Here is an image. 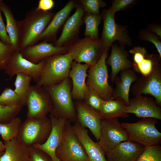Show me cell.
Listing matches in <instances>:
<instances>
[{"mask_svg":"<svg viewBox=\"0 0 161 161\" xmlns=\"http://www.w3.org/2000/svg\"><path fill=\"white\" fill-rule=\"evenodd\" d=\"M55 13L35 7L28 12L24 18L18 21L20 51L38 44V38L48 25Z\"/></svg>","mask_w":161,"mask_h":161,"instance_id":"1","label":"cell"},{"mask_svg":"<svg viewBox=\"0 0 161 161\" xmlns=\"http://www.w3.org/2000/svg\"><path fill=\"white\" fill-rule=\"evenodd\" d=\"M70 78H65L61 82L43 87L50 97L52 108L50 114L56 118H63L69 122H76L77 113L72 95Z\"/></svg>","mask_w":161,"mask_h":161,"instance_id":"2","label":"cell"},{"mask_svg":"<svg viewBox=\"0 0 161 161\" xmlns=\"http://www.w3.org/2000/svg\"><path fill=\"white\" fill-rule=\"evenodd\" d=\"M73 60L69 53L56 55L46 58L39 80L36 84L45 87L61 82L69 77Z\"/></svg>","mask_w":161,"mask_h":161,"instance_id":"3","label":"cell"},{"mask_svg":"<svg viewBox=\"0 0 161 161\" xmlns=\"http://www.w3.org/2000/svg\"><path fill=\"white\" fill-rule=\"evenodd\" d=\"M52 129L51 120L47 116L27 118L21 124L16 138L27 147L42 144L47 140Z\"/></svg>","mask_w":161,"mask_h":161,"instance_id":"4","label":"cell"},{"mask_svg":"<svg viewBox=\"0 0 161 161\" xmlns=\"http://www.w3.org/2000/svg\"><path fill=\"white\" fill-rule=\"evenodd\" d=\"M157 119L151 118H143L133 123H121L126 130L129 140L144 146L160 145L161 133L156 127Z\"/></svg>","mask_w":161,"mask_h":161,"instance_id":"5","label":"cell"},{"mask_svg":"<svg viewBox=\"0 0 161 161\" xmlns=\"http://www.w3.org/2000/svg\"><path fill=\"white\" fill-rule=\"evenodd\" d=\"M115 13L109 8L103 10L101 15L103 26L100 39L103 50H108L112 43L118 41L120 45L131 46L132 43L126 27L117 24L114 19Z\"/></svg>","mask_w":161,"mask_h":161,"instance_id":"6","label":"cell"},{"mask_svg":"<svg viewBox=\"0 0 161 161\" xmlns=\"http://www.w3.org/2000/svg\"><path fill=\"white\" fill-rule=\"evenodd\" d=\"M108 51L103 50L98 61L95 64L89 66L86 80L87 86L94 89L104 100L113 99V90L108 83V72L106 62Z\"/></svg>","mask_w":161,"mask_h":161,"instance_id":"7","label":"cell"},{"mask_svg":"<svg viewBox=\"0 0 161 161\" xmlns=\"http://www.w3.org/2000/svg\"><path fill=\"white\" fill-rule=\"evenodd\" d=\"M103 49L100 38L85 37L78 39L67 47L68 53L78 63L84 62L90 66L95 64L100 60Z\"/></svg>","mask_w":161,"mask_h":161,"instance_id":"8","label":"cell"},{"mask_svg":"<svg viewBox=\"0 0 161 161\" xmlns=\"http://www.w3.org/2000/svg\"><path fill=\"white\" fill-rule=\"evenodd\" d=\"M55 154L60 161H89L86 152L68 121L65 134Z\"/></svg>","mask_w":161,"mask_h":161,"instance_id":"9","label":"cell"},{"mask_svg":"<svg viewBox=\"0 0 161 161\" xmlns=\"http://www.w3.org/2000/svg\"><path fill=\"white\" fill-rule=\"evenodd\" d=\"M128 140L127 133L118 118L101 120L98 143L105 154L120 143Z\"/></svg>","mask_w":161,"mask_h":161,"instance_id":"10","label":"cell"},{"mask_svg":"<svg viewBox=\"0 0 161 161\" xmlns=\"http://www.w3.org/2000/svg\"><path fill=\"white\" fill-rule=\"evenodd\" d=\"M130 90L134 97L143 95H151L161 107V63L155 66L148 75L139 78Z\"/></svg>","mask_w":161,"mask_h":161,"instance_id":"11","label":"cell"},{"mask_svg":"<svg viewBox=\"0 0 161 161\" xmlns=\"http://www.w3.org/2000/svg\"><path fill=\"white\" fill-rule=\"evenodd\" d=\"M27 118H39L50 113L52 103L48 93L44 88L36 84L31 86L26 99Z\"/></svg>","mask_w":161,"mask_h":161,"instance_id":"12","label":"cell"},{"mask_svg":"<svg viewBox=\"0 0 161 161\" xmlns=\"http://www.w3.org/2000/svg\"><path fill=\"white\" fill-rule=\"evenodd\" d=\"M52 129L47 140L42 144H35L32 146L46 152L52 161H60L55 152L64 137L67 123L68 121L63 118H56L50 114Z\"/></svg>","mask_w":161,"mask_h":161,"instance_id":"13","label":"cell"},{"mask_svg":"<svg viewBox=\"0 0 161 161\" xmlns=\"http://www.w3.org/2000/svg\"><path fill=\"white\" fill-rule=\"evenodd\" d=\"M45 59L38 64H34L24 58L19 51H16L4 70L5 73L11 78L18 72L27 74L32 77L36 83L39 80Z\"/></svg>","mask_w":161,"mask_h":161,"instance_id":"14","label":"cell"},{"mask_svg":"<svg viewBox=\"0 0 161 161\" xmlns=\"http://www.w3.org/2000/svg\"><path fill=\"white\" fill-rule=\"evenodd\" d=\"M127 114L133 113L138 117L161 120V108L154 98L143 95L130 99L129 105L126 109Z\"/></svg>","mask_w":161,"mask_h":161,"instance_id":"15","label":"cell"},{"mask_svg":"<svg viewBox=\"0 0 161 161\" xmlns=\"http://www.w3.org/2000/svg\"><path fill=\"white\" fill-rule=\"evenodd\" d=\"M84 12L81 4L77 5L74 13L68 18L64 23L60 37L53 43L54 46L68 47L78 39L77 38L82 23Z\"/></svg>","mask_w":161,"mask_h":161,"instance_id":"16","label":"cell"},{"mask_svg":"<svg viewBox=\"0 0 161 161\" xmlns=\"http://www.w3.org/2000/svg\"><path fill=\"white\" fill-rule=\"evenodd\" d=\"M74 105L77 113L76 122L83 127L89 128L98 141L102 120L99 112L86 105L83 101H75Z\"/></svg>","mask_w":161,"mask_h":161,"instance_id":"17","label":"cell"},{"mask_svg":"<svg viewBox=\"0 0 161 161\" xmlns=\"http://www.w3.org/2000/svg\"><path fill=\"white\" fill-rule=\"evenodd\" d=\"M20 52L24 58L36 64L51 56L68 53L67 47H56L52 43L45 41L26 47Z\"/></svg>","mask_w":161,"mask_h":161,"instance_id":"18","label":"cell"},{"mask_svg":"<svg viewBox=\"0 0 161 161\" xmlns=\"http://www.w3.org/2000/svg\"><path fill=\"white\" fill-rule=\"evenodd\" d=\"M90 65L81 64L75 61L72 63L69 77L72 80L71 95L73 100L83 101L88 88L86 79L88 77L87 71Z\"/></svg>","mask_w":161,"mask_h":161,"instance_id":"19","label":"cell"},{"mask_svg":"<svg viewBox=\"0 0 161 161\" xmlns=\"http://www.w3.org/2000/svg\"><path fill=\"white\" fill-rule=\"evenodd\" d=\"M145 148L130 140L122 142L105 154L107 161H137Z\"/></svg>","mask_w":161,"mask_h":161,"instance_id":"20","label":"cell"},{"mask_svg":"<svg viewBox=\"0 0 161 161\" xmlns=\"http://www.w3.org/2000/svg\"><path fill=\"white\" fill-rule=\"evenodd\" d=\"M129 52L133 56V69L142 76L149 74L155 66L161 63L159 55L148 53L144 47L135 46Z\"/></svg>","mask_w":161,"mask_h":161,"instance_id":"21","label":"cell"},{"mask_svg":"<svg viewBox=\"0 0 161 161\" xmlns=\"http://www.w3.org/2000/svg\"><path fill=\"white\" fill-rule=\"evenodd\" d=\"M72 129L87 154L89 161H107L105 154L98 143L94 142L89 135L88 130L76 122Z\"/></svg>","mask_w":161,"mask_h":161,"instance_id":"22","label":"cell"},{"mask_svg":"<svg viewBox=\"0 0 161 161\" xmlns=\"http://www.w3.org/2000/svg\"><path fill=\"white\" fill-rule=\"evenodd\" d=\"M76 6L74 1L70 0L64 7L55 14L48 25L39 37L38 41L55 42L57 33Z\"/></svg>","mask_w":161,"mask_h":161,"instance_id":"23","label":"cell"},{"mask_svg":"<svg viewBox=\"0 0 161 161\" xmlns=\"http://www.w3.org/2000/svg\"><path fill=\"white\" fill-rule=\"evenodd\" d=\"M110 56L106 64L111 68V81H114L119 72L127 69H133V64L128 59L129 53L124 46H119L116 44H112Z\"/></svg>","mask_w":161,"mask_h":161,"instance_id":"24","label":"cell"},{"mask_svg":"<svg viewBox=\"0 0 161 161\" xmlns=\"http://www.w3.org/2000/svg\"><path fill=\"white\" fill-rule=\"evenodd\" d=\"M139 78L136 72L131 69L121 71L119 76L115 79V88L112 94L113 99L122 100L127 106L129 105V92L131 83Z\"/></svg>","mask_w":161,"mask_h":161,"instance_id":"25","label":"cell"},{"mask_svg":"<svg viewBox=\"0 0 161 161\" xmlns=\"http://www.w3.org/2000/svg\"><path fill=\"white\" fill-rule=\"evenodd\" d=\"M5 149L0 157V161H29L30 147L20 143L16 138L4 141Z\"/></svg>","mask_w":161,"mask_h":161,"instance_id":"26","label":"cell"},{"mask_svg":"<svg viewBox=\"0 0 161 161\" xmlns=\"http://www.w3.org/2000/svg\"><path fill=\"white\" fill-rule=\"evenodd\" d=\"M0 7L6 18L7 32L10 41L11 46L16 50L20 51L18 21L15 18L10 7L1 0H0Z\"/></svg>","mask_w":161,"mask_h":161,"instance_id":"27","label":"cell"},{"mask_svg":"<svg viewBox=\"0 0 161 161\" xmlns=\"http://www.w3.org/2000/svg\"><path fill=\"white\" fill-rule=\"evenodd\" d=\"M127 106L125 103L120 99L104 100L98 112L101 120L126 118L129 116V114L125 112Z\"/></svg>","mask_w":161,"mask_h":161,"instance_id":"28","label":"cell"},{"mask_svg":"<svg viewBox=\"0 0 161 161\" xmlns=\"http://www.w3.org/2000/svg\"><path fill=\"white\" fill-rule=\"evenodd\" d=\"M14 82L15 92L18 96L23 106L26 105L27 95L32 78L26 73L19 72L16 74Z\"/></svg>","mask_w":161,"mask_h":161,"instance_id":"29","label":"cell"},{"mask_svg":"<svg viewBox=\"0 0 161 161\" xmlns=\"http://www.w3.org/2000/svg\"><path fill=\"white\" fill-rule=\"evenodd\" d=\"M102 19L101 14L86 13L83 17V21L86 26L84 33L85 37L99 38L98 28Z\"/></svg>","mask_w":161,"mask_h":161,"instance_id":"30","label":"cell"},{"mask_svg":"<svg viewBox=\"0 0 161 161\" xmlns=\"http://www.w3.org/2000/svg\"><path fill=\"white\" fill-rule=\"evenodd\" d=\"M22 120L16 117L7 123H0V135L4 141H9L16 138Z\"/></svg>","mask_w":161,"mask_h":161,"instance_id":"31","label":"cell"},{"mask_svg":"<svg viewBox=\"0 0 161 161\" xmlns=\"http://www.w3.org/2000/svg\"><path fill=\"white\" fill-rule=\"evenodd\" d=\"M22 107L20 105L11 106L0 105V123H6L10 122L16 117Z\"/></svg>","mask_w":161,"mask_h":161,"instance_id":"32","label":"cell"},{"mask_svg":"<svg viewBox=\"0 0 161 161\" xmlns=\"http://www.w3.org/2000/svg\"><path fill=\"white\" fill-rule=\"evenodd\" d=\"M137 161H161V146H145Z\"/></svg>","mask_w":161,"mask_h":161,"instance_id":"33","label":"cell"},{"mask_svg":"<svg viewBox=\"0 0 161 161\" xmlns=\"http://www.w3.org/2000/svg\"><path fill=\"white\" fill-rule=\"evenodd\" d=\"M83 101L90 107L99 112L104 100L94 89L88 87Z\"/></svg>","mask_w":161,"mask_h":161,"instance_id":"34","label":"cell"},{"mask_svg":"<svg viewBox=\"0 0 161 161\" xmlns=\"http://www.w3.org/2000/svg\"><path fill=\"white\" fill-rule=\"evenodd\" d=\"M0 105L4 106L22 105L18 96L10 87L6 88L0 95Z\"/></svg>","mask_w":161,"mask_h":161,"instance_id":"35","label":"cell"},{"mask_svg":"<svg viewBox=\"0 0 161 161\" xmlns=\"http://www.w3.org/2000/svg\"><path fill=\"white\" fill-rule=\"evenodd\" d=\"M0 40V70H4L16 51Z\"/></svg>","mask_w":161,"mask_h":161,"instance_id":"36","label":"cell"},{"mask_svg":"<svg viewBox=\"0 0 161 161\" xmlns=\"http://www.w3.org/2000/svg\"><path fill=\"white\" fill-rule=\"evenodd\" d=\"M79 2L86 13L99 14L100 9L107 6L106 3L101 0H80Z\"/></svg>","mask_w":161,"mask_h":161,"instance_id":"37","label":"cell"},{"mask_svg":"<svg viewBox=\"0 0 161 161\" xmlns=\"http://www.w3.org/2000/svg\"><path fill=\"white\" fill-rule=\"evenodd\" d=\"M138 38L141 40L152 43L156 48L158 55L161 58V42L157 35L147 28L143 29L139 31Z\"/></svg>","mask_w":161,"mask_h":161,"instance_id":"38","label":"cell"},{"mask_svg":"<svg viewBox=\"0 0 161 161\" xmlns=\"http://www.w3.org/2000/svg\"><path fill=\"white\" fill-rule=\"evenodd\" d=\"M135 0H114L109 8L113 12L124 10L133 7L136 4Z\"/></svg>","mask_w":161,"mask_h":161,"instance_id":"39","label":"cell"},{"mask_svg":"<svg viewBox=\"0 0 161 161\" xmlns=\"http://www.w3.org/2000/svg\"><path fill=\"white\" fill-rule=\"evenodd\" d=\"M30 148L29 161H52L50 157L43 151L32 146Z\"/></svg>","mask_w":161,"mask_h":161,"instance_id":"40","label":"cell"},{"mask_svg":"<svg viewBox=\"0 0 161 161\" xmlns=\"http://www.w3.org/2000/svg\"><path fill=\"white\" fill-rule=\"evenodd\" d=\"M1 12L0 7V40L6 44L11 46L10 40L7 32L6 26L3 21Z\"/></svg>","mask_w":161,"mask_h":161,"instance_id":"41","label":"cell"},{"mask_svg":"<svg viewBox=\"0 0 161 161\" xmlns=\"http://www.w3.org/2000/svg\"><path fill=\"white\" fill-rule=\"evenodd\" d=\"M55 2L53 0H40L37 9L44 11H48L54 7Z\"/></svg>","mask_w":161,"mask_h":161,"instance_id":"42","label":"cell"},{"mask_svg":"<svg viewBox=\"0 0 161 161\" xmlns=\"http://www.w3.org/2000/svg\"><path fill=\"white\" fill-rule=\"evenodd\" d=\"M147 29L152 32L155 33L159 36V38L161 39V26L160 24L155 23H151L148 25Z\"/></svg>","mask_w":161,"mask_h":161,"instance_id":"43","label":"cell"},{"mask_svg":"<svg viewBox=\"0 0 161 161\" xmlns=\"http://www.w3.org/2000/svg\"><path fill=\"white\" fill-rule=\"evenodd\" d=\"M5 149L4 144L0 140V152L4 151Z\"/></svg>","mask_w":161,"mask_h":161,"instance_id":"44","label":"cell"},{"mask_svg":"<svg viewBox=\"0 0 161 161\" xmlns=\"http://www.w3.org/2000/svg\"><path fill=\"white\" fill-rule=\"evenodd\" d=\"M4 151H3V152H0V157L1 156V155H2L4 153Z\"/></svg>","mask_w":161,"mask_h":161,"instance_id":"45","label":"cell"}]
</instances>
